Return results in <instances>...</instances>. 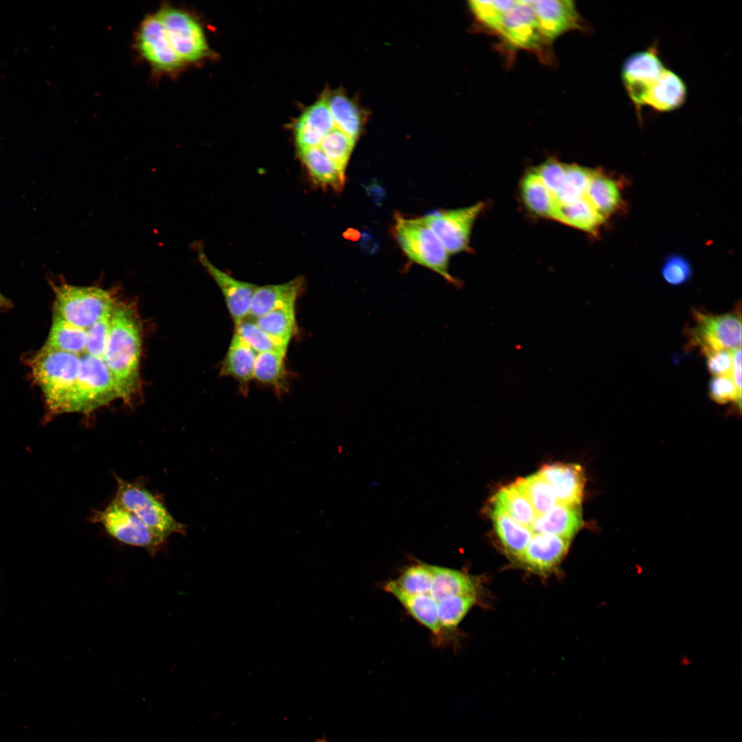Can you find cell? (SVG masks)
Returning a JSON list of instances; mask_svg holds the SVG:
<instances>
[{
    "mask_svg": "<svg viewBox=\"0 0 742 742\" xmlns=\"http://www.w3.org/2000/svg\"><path fill=\"white\" fill-rule=\"evenodd\" d=\"M140 353V330L134 313L126 306L115 305L102 359L122 399H128L137 388Z\"/></svg>",
    "mask_w": 742,
    "mask_h": 742,
    "instance_id": "obj_1",
    "label": "cell"
},
{
    "mask_svg": "<svg viewBox=\"0 0 742 742\" xmlns=\"http://www.w3.org/2000/svg\"><path fill=\"white\" fill-rule=\"evenodd\" d=\"M81 355L43 347L31 363L49 411L71 412Z\"/></svg>",
    "mask_w": 742,
    "mask_h": 742,
    "instance_id": "obj_2",
    "label": "cell"
},
{
    "mask_svg": "<svg viewBox=\"0 0 742 742\" xmlns=\"http://www.w3.org/2000/svg\"><path fill=\"white\" fill-rule=\"evenodd\" d=\"M394 232L401 248L410 260L435 271L453 286H461V281L449 272L448 252L422 218L397 215Z\"/></svg>",
    "mask_w": 742,
    "mask_h": 742,
    "instance_id": "obj_3",
    "label": "cell"
},
{
    "mask_svg": "<svg viewBox=\"0 0 742 742\" xmlns=\"http://www.w3.org/2000/svg\"><path fill=\"white\" fill-rule=\"evenodd\" d=\"M56 313L71 324L87 330L115 306L111 292L97 286L63 284L54 286Z\"/></svg>",
    "mask_w": 742,
    "mask_h": 742,
    "instance_id": "obj_4",
    "label": "cell"
},
{
    "mask_svg": "<svg viewBox=\"0 0 742 742\" xmlns=\"http://www.w3.org/2000/svg\"><path fill=\"white\" fill-rule=\"evenodd\" d=\"M113 499L136 515L153 532L166 540L173 534H186V526L176 520L164 504L142 486L115 476Z\"/></svg>",
    "mask_w": 742,
    "mask_h": 742,
    "instance_id": "obj_5",
    "label": "cell"
},
{
    "mask_svg": "<svg viewBox=\"0 0 742 742\" xmlns=\"http://www.w3.org/2000/svg\"><path fill=\"white\" fill-rule=\"evenodd\" d=\"M117 398L120 392L103 359L81 355L71 412L89 413Z\"/></svg>",
    "mask_w": 742,
    "mask_h": 742,
    "instance_id": "obj_6",
    "label": "cell"
},
{
    "mask_svg": "<svg viewBox=\"0 0 742 742\" xmlns=\"http://www.w3.org/2000/svg\"><path fill=\"white\" fill-rule=\"evenodd\" d=\"M693 320L694 324L688 333L689 344L699 347L701 353L741 348L740 311L716 315L693 308Z\"/></svg>",
    "mask_w": 742,
    "mask_h": 742,
    "instance_id": "obj_7",
    "label": "cell"
},
{
    "mask_svg": "<svg viewBox=\"0 0 742 742\" xmlns=\"http://www.w3.org/2000/svg\"><path fill=\"white\" fill-rule=\"evenodd\" d=\"M175 52L184 63L197 62L209 52L204 32L189 12L164 5L156 13Z\"/></svg>",
    "mask_w": 742,
    "mask_h": 742,
    "instance_id": "obj_8",
    "label": "cell"
},
{
    "mask_svg": "<svg viewBox=\"0 0 742 742\" xmlns=\"http://www.w3.org/2000/svg\"><path fill=\"white\" fill-rule=\"evenodd\" d=\"M94 519L115 539L126 545L143 548L151 554L158 551L166 541L114 500L104 510L98 511Z\"/></svg>",
    "mask_w": 742,
    "mask_h": 742,
    "instance_id": "obj_9",
    "label": "cell"
},
{
    "mask_svg": "<svg viewBox=\"0 0 742 742\" xmlns=\"http://www.w3.org/2000/svg\"><path fill=\"white\" fill-rule=\"evenodd\" d=\"M484 207V203H477L466 207L433 212L422 219L448 254H456L468 249L473 225Z\"/></svg>",
    "mask_w": 742,
    "mask_h": 742,
    "instance_id": "obj_10",
    "label": "cell"
},
{
    "mask_svg": "<svg viewBox=\"0 0 742 742\" xmlns=\"http://www.w3.org/2000/svg\"><path fill=\"white\" fill-rule=\"evenodd\" d=\"M137 45L141 55L157 72L176 74L185 65L175 52L156 13L147 16L141 23Z\"/></svg>",
    "mask_w": 742,
    "mask_h": 742,
    "instance_id": "obj_11",
    "label": "cell"
},
{
    "mask_svg": "<svg viewBox=\"0 0 742 742\" xmlns=\"http://www.w3.org/2000/svg\"><path fill=\"white\" fill-rule=\"evenodd\" d=\"M665 69L656 49L637 52L625 60L621 78L627 93L636 109L644 106L647 93Z\"/></svg>",
    "mask_w": 742,
    "mask_h": 742,
    "instance_id": "obj_12",
    "label": "cell"
},
{
    "mask_svg": "<svg viewBox=\"0 0 742 742\" xmlns=\"http://www.w3.org/2000/svg\"><path fill=\"white\" fill-rule=\"evenodd\" d=\"M498 33L511 45L524 49H537L547 41L528 1H516Z\"/></svg>",
    "mask_w": 742,
    "mask_h": 742,
    "instance_id": "obj_13",
    "label": "cell"
},
{
    "mask_svg": "<svg viewBox=\"0 0 742 742\" xmlns=\"http://www.w3.org/2000/svg\"><path fill=\"white\" fill-rule=\"evenodd\" d=\"M571 540L548 533H533L518 558L524 567L537 574H547L559 565Z\"/></svg>",
    "mask_w": 742,
    "mask_h": 742,
    "instance_id": "obj_14",
    "label": "cell"
},
{
    "mask_svg": "<svg viewBox=\"0 0 742 742\" xmlns=\"http://www.w3.org/2000/svg\"><path fill=\"white\" fill-rule=\"evenodd\" d=\"M197 252L201 264L221 291L235 326H238L249 314L251 298L257 286L232 278L214 266L202 250Z\"/></svg>",
    "mask_w": 742,
    "mask_h": 742,
    "instance_id": "obj_15",
    "label": "cell"
},
{
    "mask_svg": "<svg viewBox=\"0 0 742 742\" xmlns=\"http://www.w3.org/2000/svg\"><path fill=\"white\" fill-rule=\"evenodd\" d=\"M528 2L546 41H552L578 27L579 16L572 1L537 0Z\"/></svg>",
    "mask_w": 742,
    "mask_h": 742,
    "instance_id": "obj_16",
    "label": "cell"
},
{
    "mask_svg": "<svg viewBox=\"0 0 742 742\" xmlns=\"http://www.w3.org/2000/svg\"><path fill=\"white\" fill-rule=\"evenodd\" d=\"M552 486L557 502L581 505L585 485L583 467L575 463H552L539 471Z\"/></svg>",
    "mask_w": 742,
    "mask_h": 742,
    "instance_id": "obj_17",
    "label": "cell"
},
{
    "mask_svg": "<svg viewBox=\"0 0 742 742\" xmlns=\"http://www.w3.org/2000/svg\"><path fill=\"white\" fill-rule=\"evenodd\" d=\"M335 127L328 103L327 91L308 107L295 125V140L300 149L319 146L324 136Z\"/></svg>",
    "mask_w": 742,
    "mask_h": 742,
    "instance_id": "obj_18",
    "label": "cell"
},
{
    "mask_svg": "<svg viewBox=\"0 0 742 742\" xmlns=\"http://www.w3.org/2000/svg\"><path fill=\"white\" fill-rule=\"evenodd\" d=\"M583 524L581 505L557 502L546 513L537 516L530 530L532 533H548L571 540Z\"/></svg>",
    "mask_w": 742,
    "mask_h": 742,
    "instance_id": "obj_19",
    "label": "cell"
},
{
    "mask_svg": "<svg viewBox=\"0 0 742 742\" xmlns=\"http://www.w3.org/2000/svg\"><path fill=\"white\" fill-rule=\"evenodd\" d=\"M303 283L302 278L297 277L283 284L257 286L251 298L249 315L257 319L273 310L295 305Z\"/></svg>",
    "mask_w": 742,
    "mask_h": 742,
    "instance_id": "obj_20",
    "label": "cell"
},
{
    "mask_svg": "<svg viewBox=\"0 0 742 742\" xmlns=\"http://www.w3.org/2000/svg\"><path fill=\"white\" fill-rule=\"evenodd\" d=\"M327 98L335 127L357 141L367 120L366 111L341 89L327 91Z\"/></svg>",
    "mask_w": 742,
    "mask_h": 742,
    "instance_id": "obj_21",
    "label": "cell"
},
{
    "mask_svg": "<svg viewBox=\"0 0 742 742\" xmlns=\"http://www.w3.org/2000/svg\"><path fill=\"white\" fill-rule=\"evenodd\" d=\"M686 95L683 80L674 71L665 68L649 89L644 104L659 112H668L679 108Z\"/></svg>",
    "mask_w": 742,
    "mask_h": 742,
    "instance_id": "obj_22",
    "label": "cell"
},
{
    "mask_svg": "<svg viewBox=\"0 0 742 742\" xmlns=\"http://www.w3.org/2000/svg\"><path fill=\"white\" fill-rule=\"evenodd\" d=\"M429 568L432 581L427 594L437 604L447 596L476 594V583L474 579L466 574L433 565H429Z\"/></svg>",
    "mask_w": 742,
    "mask_h": 742,
    "instance_id": "obj_23",
    "label": "cell"
},
{
    "mask_svg": "<svg viewBox=\"0 0 742 742\" xmlns=\"http://www.w3.org/2000/svg\"><path fill=\"white\" fill-rule=\"evenodd\" d=\"M491 516L496 533L504 548L519 558L530 540L532 530L509 517L501 506L492 501Z\"/></svg>",
    "mask_w": 742,
    "mask_h": 742,
    "instance_id": "obj_24",
    "label": "cell"
},
{
    "mask_svg": "<svg viewBox=\"0 0 742 742\" xmlns=\"http://www.w3.org/2000/svg\"><path fill=\"white\" fill-rule=\"evenodd\" d=\"M552 218L590 234L596 233L606 220L586 196L570 203L556 204Z\"/></svg>",
    "mask_w": 742,
    "mask_h": 742,
    "instance_id": "obj_25",
    "label": "cell"
},
{
    "mask_svg": "<svg viewBox=\"0 0 742 742\" xmlns=\"http://www.w3.org/2000/svg\"><path fill=\"white\" fill-rule=\"evenodd\" d=\"M585 196L604 218L614 214L622 205L620 188L616 180L601 171L594 170Z\"/></svg>",
    "mask_w": 742,
    "mask_h": 742,
    "instance_id": "obj_26",
    "label": "cell"
},
{
    "mask_svg": "<svg viewBox=\"0 0 742 742\" xmlns=\"http://www.w3.org/2000/svg\"><path fill=\"white\" fill-rule=\"evenodd\" d=\"M256 356V352L235 333L221 366V374L247 384L253 379Z\"/></svg>",
    "mask_w": 742,
    "mask_h": 742,
    "instance_id": "obj_27",
    "label": "cell"
},
{
    "mask_svg": "<svg viewBox=\"0 0 742 742\" xmlns=\"http://www.w3.org/2000/svg\"><path fill=\"white\" fill-rule=\"evenodd\" d=\"M300 158L313 180L324 187L341 190L345 174L339 170L319 146L299 150Z\"/></svg>",
    "mask_w": 742,
    "mask_h": 742,
    "instance_id": "obj_28",
    "label": "cell"
},
{
    "mask_svg": "<svg viewBox=\"0 0 742 742\" xmlns=\"http://www.w3.org/2000/svg\"><path fill=\"white\" fill-rule=\"evenodd\" d=\"M522 200L533 214L552 218L555 207L553 195L535 170L528 171L521 182Z\"/></svg>",
    "mask_w": 742,
    "mask_h": 742,
    "instance_id": "obj_29",
    "label": "cell"
},
{
    "mask_svg": "<svg viewBox=\"0 0 742 742\" xmlns=\"http://www.w3.org/2000/svg\"><path fill=\"white\" fill-rule=\"evenodd\" d=\"M86 330L76 327L57 313L43 347L81 355L85 353Z\"/></svg>",
    "mask_w": 742,
    "mask_h": 742,
    "instance_id": "obj_30",
    "label": "cell"
},
{
    "mask_svg": "<svg viewBox=\"0 0 742 742\" xmlns=\"http://www.w3.org/2000/svg\"><path fill=\"white\" fill-rule=\"evenodd\" d=\"M493 500L513 520L530 529L537 515L528 498L514 482L501 488Z\"/></svg>",
    "mask_w": 742,
    "mask_h": 742,
    "instance_id": "obj_31",
    "label": "cell"
},
{
    "mask_svg": "<svg viewBox=\"0 0 742 742\" xmlns=\"http://www.w3.org/2000/svg\"><path fill=\"white\" fill-rule=\"evenodd\" d=\"M431 581L429 564L420 563L407 567L398 578L386 583L385 589L392 594H425L430 590Z\"/></svg>",
    "mask_w": 742,
    "mask_h": 742,
    "instance_id": "obj_32",
    "label": "cell"
},
{
    "mask_svg": "<svg viewBox=\"0 0 742 742\" xmlns=\"http://www.w3.org/2000/svg\"><path fill=\"white\" fill-rule=\"evenodd\" d=\"M514 483L528 498L537 516L546 513L557 503L552 486L539 472L518 479Z\"/></svg>",
    "mask_w": 742,
    "mask_h": 742,
    "instance_id": "obj_33",
    "label": "cell"
},
{
    "mask_svg": "<svg viewBox=\"0 0 742 742\" xmlns=\"http://www.w3.org/2000/svg\"><path fill=\"white\" fill-rule=\"evenodd\" d=\"M255 323L273 337L289 345L297 330L295 305L273 310L257 318Z\"/></svg>",
    "mask_w": 742,
    "mask_h": 742,
    "instance_id": "obj_34",
    "label": "cell"
},
{
    "mask_svg": "<svg viewBox=\"0 0 742 742\" xmlns=\"http://www.w3.org/2000/svg\"><path fill=\"white\" fill-rule=\"evenodd\" d=\"M405 607L409 613L419 622L434 634L438 635L441 629L438 616L437 603L428 594L407 595L392 594Z\"/></svg>",
    "mask_w": 742,
    "mask_h": 742,
    "instance_id": "obj_35",
    "label": "cell"
},
{
    "mask_svg": "<svg viewBox=\"0 0 742 742\" xmlns=\"http://www.w3.org/2000/svg\"><path fill=\"white\" fill-rule=\"evenodd\" d=\"M594 170L577 164H566L563 186L555 195L556 204L574 202L585 196Z\"/></svg>",
    "mask_w": 742,
    "mask_h": 742,
    "instance_id": "obj_36",
    "label": "cell"
},
{
    "mask_svg": "<svg viewBox=\"0 0 742 742\" xmlns=\"http://www.w3.org/2000/svg\"><path fill=\"white\" fill-rule=\"evenodd\" d=\"M286 352L268 351L256 356L253 378L275 387H281L285 376L284 358Z\"/></svg>",
    "mask_w": 742,
    "mask_h": 742,
    "instance_id": "obj_37",
    "label": "cell"
},
{
    "mask_svg": "<svg viewBox=\"0 0 742 742\" xmlns=\"http://www.w3.org/2000/svg\"><path fill=\"white\" fill-rule=\"evenodd\" d=\"M356 142L335 127L324 136L319 147L337 168L345 174L346 167Z\"/></svg>",
    "mask_w": 742,
    "mask_h": 742,
    "instance_id": "obj_38",
    "label": "cell"
},
{
    "mask_svg": "<svg viewBox=\"0 0 742 742\" xmlns=\"http://www.w3.org/2000/svg\"><path fill=\"white\" fill-rule=\"evenodd\" d=\"M476 602L475 594L447 596L438 603L440 629L456 628Z\"/></svg>",
    "mask_w": 742,
    "mask_h": 742,
    "instance_id": "obj_39",
    "label": "cell"
},
{
    "mask_svg": "<svg viewBox=\"0 0 742 742\" xmlns=\"http://www.w3.org/2000/svg\"><path fill=\"white\" fill-rule=\"evenodd\" d=\"M516 1L473 0L469 6L477 19L488 28L498 32L508 10Z\"/></svg>",
    "mask_w": 742,
    "mask_h": 742,
    "instance_id": "obj_40",
    "label": "cell"
},
{
    "mask_svg": "<svg viewBox=\"0 0 742 742\" xmlns=\"http://www.w3.org/2000/svg\"><path fill=\"white\" fill-rule=\"evenodd\" d=\"M236 333L258 353L274 350L286 352L289 346L250 322H241L236 326Z\"/></svg>",
    "mask_w": 742,
    "mask_h": 742,
    "instance_id": "obj_41",
    "label": "cell"
},
{
    "mask_svg": "<svg viewBox=\"0 0 742 742\" xmlns=\"http://www.w3.org/2000/svg\"><path fill=\"white\" fill-rule=\"evenodd\" d=\"M111 313L104 315L86 330L85 354L102 358L105 352Z\"/></svg>",
    "mask_w": 742,
    "mask_h": 742,
    "instance_id": "obj_42",
    "label": "cell"
},
{
    "mask_svg": "<svg viewBox=\"0 0 742 742\" xmlns=\"http://www.w3.org/2000/svg\"><path fill=\"white\" fill-rule=\"evenodd\" d=\"M664 280L670 285L679 286L687 282L692 277V267L689 261L677 254L668 256L661 268Z\"/></svg>",
    "mask_w": 742,
    "mask_h": 742,
    "instance_id": "obj_43",
    "label": "cell"
},
{
    "mask_svg": "<svg viewBox=\"0 0 742 742\" xmlns=\"http://www.w3.org/2000/svg\"><path fill=\"white\" fill-rule=\"evenodd\" d=\"M708 396L718 404L732 402L741 412V393L737 390L730 376H714L708 384Z\"/></svg>",
    "mask_w": 742,
    "mask_h": 742,
    "instance_id": "obj_44",
    "label": "cell"
},
{
    "mask_svg": "<svg viewBox=\"0 0 742 742\" xmlns=\"http://www.w3.org/2000/svg\"><path fill=\"white\" fill-rule=\"evenodd\" d=\"M565 166L556 159H548L534 168L554 198L563 186Z\"/></svg>",
    "mask_w": 742,
    "mask_h": 742,
    "instance_id": "obj_45",
    "label": "cell"
},
{
    "mask_svg": "<svg viewBox=\"0 0 742 742\" xmlns=\"http://www.w3.org/2000/svg\"><path fill=\"white\" fill-rule=\"evenodd\" d=\"M733 350H721L703 352L708 372L714 376H731Z\"/></svg>",
    "mask_w": 742,
    "mask_h": 742,
    "instance_id": "obj_46",
    "label": "cell"
},
{
    "mask_svg": "<svg viewBox=\"0 0 742 742\" xmlns=\"http://www.w3.org/2000/svg\"><path fill=\"white\" fill-rule=\"evenodd\" d=\"M731 377L737 389L741 393V348L733 350V364L731 372Z\"/></svg>",
    "mask_w": 742,
    "mask_h": 742,
    "instance_id": "obj_47",
    "label": "cell"
},
{
    "mask_svg": "<svg viewBox=\"0 0 742 742\" xmlns=\"http://www.w3.org/2000/svg\"><path fill=\"white\" fill-rule=\"evenodd\" d=\"M12 306L11 301L0 293V307L9 308Z\"/></svg>",
    "mask_w": 742,
    "mask_h": 742,
    "instance_id": "obj_48",
    "label": "cell"
},
{
    "mask_svg": "<svg viewBox=\"0 0 742 742\" xmlns=\"http://www.w3.org/2000/svg\"><path fill=\"white\" fill-rule=\"evenodd\" d=\"M316 742H328V741H327V740H326V739L325 738H322V739H317V740L316 741Z\"/></svg>",
    "mask_w": 742,
    "mask_h": 742,
    "instance_id": "obj_49",
    "label": "cell"
}]
</instances>
